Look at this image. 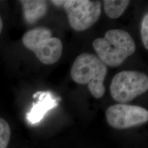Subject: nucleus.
<instances>
[{"label":"nucleus","mask_w":148,"mask_h":148,"mask_svg":"<svg viewBox=\"0 0 148 148\" xmlns=\"http://www.w3.org/2000/svg\"><path fill=\"white\" fill-rule=\"evenodd\" d=\"M97 56L106 66L116 67L134 53L136 44L127 31L120 29H110L103 38L92 42Z\"/></svg>","instance_id":"f257e3e1"},{"label":"nucleus","mask_w":148,"mask_h":148,"mask_svg":"<svg viewBox=\"0 0 148 148\" xmlns=\"http://www.w3.org/2000/svg\"><path fill=\"white\" fill-rule=\"evenodd\" d=\"M108 73L107 66L97 56L84 52L75 58L71 68V77L77 84L88 85L92 95L100 99L106 92L103 82Z\"/></svg>","instance_id":"f03ea898"},{"label":"nucleus","mask_w":148,"mask_h":148,"mask_svg":"<svg viewBox=\"0 0 148 148\" xmlns=\"http://www.w3.org/2000/svg\"><path fill=\"white\" fill-rule=\"evenodd\" d=\"M22 42L44 64H54L62 56V42L60 38L52 36L51 29L47 27H38L28 30L23 34Z\"/></svg>","instance_id":"7ed1b4c3"},{"label":"nucleus","mask_w":148,"mask_h":148,"mask_svg":"<svg viewBox=\"0 0 148 148\" xmlns=\"http://www.w3.org/2000/svg\"><path fill=\"white\" fill-rule=\"evenodd\" d=\"M148 89V77L145 73L134 70H125L116 73L111 81L110 95L119 103H127Z\"/></svg>","instance_id":"20e7f679"},{"label":"nucleus","mask_w":148,"mask_h":148,"mask_svg":"<svg viewBox=\"0 0 148 148\" xmlns=\"http://www.w3.org/2000/svg\"><path fill=\"white\" fill-rule=\"evenodd\" d=\"M62 6L69 25L77 32L89 29L99 20L101 14V3L99 1L66 0L64 1Z\"/></svg>","instance_id":"39448f33"},{"label":"nucleus","mask_w":148,"mask_h":148,"mask_svg":"<svg viewBox=\"0 0 148 148\" xmlns=\"http://www.w3.org/2000/svg\"><path fill=\"white\" fill-rule=\"evenodd\" d=\"M108 125L123 130L142 125L148 121V111L141 106L117 103L109 106L106 111Z\"/></svg>","instance_id":"423d86ee"},{"label":"nucleus","mask_w":148,"mask_h":148,"mask_svg":"<svg viewBox=\"0 0 148 148\" xmlns=\"http://www.w3.org/2000/svg\"><path fill=\"white\" fill-rule=\"evenodd\" d=\"M33 97L38 98V100L32 103V108L26 115L27 119L32 124L41 121L47 111L58 106L60 99V98L53 97L49 91H38L33 95Z\"/></svg>","instance_id":"0eeeda50"},{"label":"nucleus","mask_w":148,"mask_h":148,"mask_svg":"<svg viewBox=\"0 0 148 148\" xmlns=\"http://www.w3.org/2000/svg\"><path fill=\"white\" fill-rule=\"evenodd\" d=\"M23 18L27 24H34L47 12V1L43 0H21Z\"/></svg>","instance_id":"6e6552de"},{"label":"nucleus","mask_w":148,"mask_h":148,"mask_svg":"<svg viewBox=\"0 0 148 148\" xmlns=\"http://www.w3.org/2000/svg\"><path fill=\"white\" fill-rule=\"evenodd\" d=\"M103 3L106 15L112 19H116L123 14L130 1L128 0H104Z\"/></svg>","instance_id":"1a4fd4ad"},{"label":"nucleus","mask_w":148,"mask_h":148,"mask_svg":"<svg viewBox=\"0 0 148 148\" xmlns=\"http://www.w3.org/2000/svg\"><path fill=\"white\" fill-rule=\"evenodd\" d=\"M11 135V130L8 123L0 117V148L8 147Z\"/></svg>","instance_id":"9d476101"},{"label":"nucleus","mask_w":148,"mask_h":148,"mask_svg":"<svg viewBox=\"0 0 148 148\" xmlns=\"http://www.w3.org/2000/svg\"><path fill=\"white\" fill-rule=\"evenodd\" d=\"M140 36L145 49H148V14L144 15L140 23Z\"/></svg>","instance_id":"9b49d317"},{"label":"nucleus","mask_w":148,"mask_h":148,"mask_svg":"<svg viewBox=\"0 0 148 148\" xmlns=\"http://www.w3.org/2000/svg\"><path fill=\"white\" fill-rule=\"evenodd\" d=\"M51 3L57 6H60V5H63L64 1H51Z\"/></svg>","instance_id":"f8f14e48"},{"label":"nucleus","mask_w":148,"mask_h":148,"mask_svg":"<svg viewBox=\"0 0 148 148\" xmlns=\"http://www.w3.org/2000/svg\"><path fill=\"white\" fill-rule=\"evenodd\" d=\"M3 30V21L1 18V16H0V34H1V32Z\"/></svg>","instance_id":"ddd939ff"}]
</instances>
